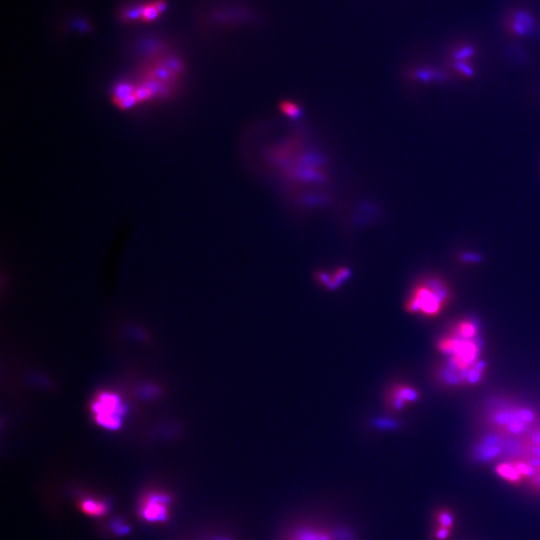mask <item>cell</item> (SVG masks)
<instances>
[{
    "label": "cell",
    "mask_w": 540,
    "mask_h": 540,
    "mask_svg": "<svg viewBox=\"0 0 540 540\" xmlns=\"http://www.w3.org/2000/svg\"><path fill=\"white\" fill-rule=\"evenodd\" d=\"M453 529H444V527L436 526L433 530L432 539L434 540H448L450 539Z\"/></svg>",
    "instance_id": "11"
},
{
    "label": "cell",
    "mask_w": 540,
    "mask_h": 540,
    "mask_svg": "<svg viewBox=\"0 0 540 540\" xmlns=\"http://www.w3.org/2000/svg\"><path fill=\"white\" fill-rule=\"evenodd\" d=\"M458 330L459 335L463 336V338H473V336L475 335L476 328L475 324L472 323L465 321V323L459 324Z\"/></svg>",
    "instance_id": "10"
},
{
    "label": "cell",
    "mask_w": 540,
    "mask_h": 540,
    "mask_svg": "<svg viewBox=\"0 0 540 540\" xmlns=\"http://www.w3.org/2000/svg\"><path fill=\"white\" fill-rule=\"evenodd\" d=\"M112 529L117 535H125L129 532V526L122 520L117 519L112 522Z\"/></svg>",
    "instance_id": "12"
},
{
    "label": "cell",
    "mask_w": 540,
    "mask_h": 540,
    "mask_svg": "<svg viewBox=\"0 0 540 540\" xmlns=\"http://www.w3.org/2000/svg\"><path fill=\"white\" fill-rule=\"evenodd\" d=\"M119 397L103 394L94 404L95 419L105 428L114 429L120 426L122 409Z\"/></svg>",
    "instance_id": "2"
},
{
    "label": "cell",
    "mask_w": 540,
    "mask_h": 540,
    "mask_svg": "<svg viewBox=\"0 0 540 540\" xmlns=\"http://www.w3.org/2000/svg\"><path fill=\"white\" fill-rule=\"evenodd\" d=\"M444 301L431 286L428 281L418 284L412 292L406 303L409 313H421L426 316L438 315L443 308Z\"/></svg>",
    "instance_id": "1"
},
{
    "label": "cell",
    "mask_w": 540,
    "mask_h": 540,
    "mask_svg": "<svg viewBox=\"0 0 540 540\" xmlns=\"http://www.w3.org/2000/svg\"><path fill=\"white\" fill-rule=\"evenodd\" d=\"M216 540H230V539H216Z\"/></svg>",
    "instance_id": "15"
},
{
    "label": "cell",
    "mask_w": 540,
    "mask_h": 540,
    "mask_svg": "<svg viewBox=\"0 0 540 540\" xmlns=\"http://www.w3.org/2000/svg\"><path fill=\"white\" fill-rule=\"evenodd\" d=\"M284 540H351L345 532L336 531L318 526V525L304 524L294 527L284 536Z\"/></svg>",
    "instance_id": "4"
},
{
    "label": "cell",
    "mask_w": 540,
    "mask_h": 540,
    "mask_svg": "<svg viewBox=\"0 0 540 540\" xmlns=\"http://www.w3.org/2000/svg\"><path fill=\"white\" fill-rule=\"evenodd\" d=\"M171 498L166 493L153 492L144 498L141 507L142 519L147 522H164L168 519Z\"/></svg>",
    "instance_id": "3"
},
{
    "label": "cell",
    "mask_w": 540,
    "mask_h": 540,
    "mask_svg": "<svg viewBox=\"0 0 540 540\" xmlns=\"http://www.w3.org/2000/svg\"><path fill=\"white\" fill-rule=\"evenodd\" d=\"M434 522H436V526L453 529L455 519H454L453 513L448 508H439L434 513Z\"/></svg>",
    "instance_id": "8"
},
{
    "label": "cell",
    "mask_w": 540,
    "mask_h": 540,
    "mask_svg": "<svg viewBox=\"0 0 540 540\" xmlns=\"http://www.w3.org/2000/svg\"><path fill=\"white\" fill-rule=\"evenodd\" d=\"M418 399V392L414 387L402 384L397 385L389 394V404L394 411H401L405 405L416 402Z\"/></svg>",
    "instance_id": "5"
},
{
    "label": "cell",
    "mask_w": 540,
    "mask_h": 540,
    "mask_svg": "<svg viewBox=\"0 0 540 540\" xmlns=\"http://www.w3.org/2000/svg\"><path fill=\"white\" fill-rule=\"evenodd\" d=\"M461 259L463 260V261H470V262H478L481 260L480 255L478 254H465L463 255V257H461Z\"/></svg>",
    "instance_id": "14"
},
{
    "label": "cell",
    "mask_w": 540,
    "mask_h": 540,
    "mask_svg": "<svg viewBox=\"0 0 540 540\" xmlns=\"http://www.w3.org/2000/svg\"><path fill=\"white\" fill-rule=\"evenodd\" d=\"M497 473L503 480L510 485H520L524 480L512 463H502L497 466Z\"/></svg>",
    "instance_id": "7"
},
{
    "label": "cell",
    "mask_w": 540,
    "mask_h": 540,
    "mask_svg": "<svg viewBox=\"0 0 540 540\" xmlns=\"http://www.w3.org/2000/svg\"><path fill=\"white\" fill-rule=\"evenodd\" d=\"M529 485L532 490L540 493V470L529 480Z\"/></svg>",
    "instance_id": "13"
},
{
    "label": "cell",
    "mask_w": 540,
    "mask_h": 540,
    "mask_svg": "<svg viewBox=\"0 0 540 540\" xmlns=\"http://www.w3.org/2000/svg\"><path fill=\"white\" fill-rule=\"evenodd\" d=\"M81 510L88 515V517H100L107 514L109 507L105 502L102 500H92V498H87L83 500L80 503Z\"/></svg>",
    "instance_id": "6"
},
{
    "label": "cell",
    "mask_w": 540,
    "mask_h": 540,
    "mask_svg": "<svg viewBox=\"0 0 540 540\" xmlns=\"http://www.w3.org/2000/svg\"><path fill=\"white\" fill-rule=\"evenodd\" d=\"M163 6L164 4L161 1L147 4L139 11V16H141L142 21H153V19H156L161 14L162 9H163Z\"/></svg>",
    "instance_id": "9"
}]
</instances>
